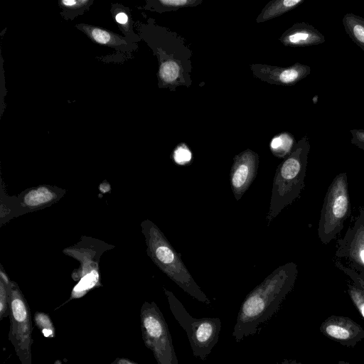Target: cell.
Returning a JSON list of instances; mask_svg holds the SVG:
<instances>
[{"mask_svg":"<svg viewBox=\"0 0 364 364\" xmlns=\"http://www.w3.org/2000/svg\"><path fill=\"white\" fill-rule=\"evenodd\" d=\"M169 308L179 326L185 331L194 357L205 360L217 344L221 331L219 318H193L169 290L164 288Z\"/></svg>","mask_w":364,"mask_h":364,"instance_id":"obj_4","label":"cell"},{"mask_svg":"<svg viewBox=\"0 0 364 364\" xmlns=\"http://www.w3.org/2000/svg\"><path fill=\"white\" fill-rule=\"evenodd\" d=\"M203 2L202 0H159L156 3L162 11H177L179 9L196 6Z\"/></svg>","mask_w":364,"mask_h":364,"instance_id":"obj_19","label":"cell"},{"mask_svg":"<svg viewBox=\"0 0 364 364\" xmlns=\"http://www.w3.org/2000/svg\"><path fill=\"white\" fill-rule=\"evenodd\" d=\"M259 163V155L250 149L234 156L230 181L236 200H240L254 181L257 174Z\"/></svg>","mask_w":364,"mask_h":364,"instance_id":"obj_9","label":"cell"},{"mask_svg":"<svg viewBox=\"0 0 364 364\" xmlns=\"http://www.w3.org/2000/svg\"><path fill=\"white\" fill-rule=\"evenodd\" d=\"M304 0H273L269 1L257 18V23H262L278 17L297 7Z\"/></svg>","mask_w":364,"mask_h":364,"instance_id":"obj_14","label":"cell"},{"mask_svg":"<svg viewBox=\"0 0 364 364\" xmlns=\"http://www.w3.org/2000/svg\"><path fill=\"white\" fill-rule=\"evenodd\" d=\"M111 364H138L137 363L126 358H117Z\"/></svg>","mask_w":364,"mask_h":364,"instance_id":"obj_28","label":"cell"},{"mask_svg":"<svg viewBox=\"0 0 364 364\" xmlns=\"http://www.w3.org/2000/svg\"><path fill=\"white\" fill-rule=\"evenodd\" d=\"M191 159V151L185 144H179L173 152V159L177 164L186 165Z\"/></svg>","mask_w":364,"mask_h":364,"instance_id":"obj_23","label":"cell"},{"mask_svg":"<svg viewBox=\"0 0 364 364\" xmlns=\"http://www.w3.org/2000/svg\"><path fill=\"white\" fill-rule=\"evenodd\" d=\"M64 252L81 263V267L73 274V279H79V282L73 289L71 299L81 297L99 282L98 264L93 259L97 254L87 248L79 247L68 248Z\"/></svg>","mask_w":364,"mask_h":364,"instance_id":"obj_11","label":"cell"},{"mask_svg":"<svg viewBox=\"0 0 364 364\" xmlns=\"http://www.w3.org/2000/svg\"><path fill=\"white\" fill-rule=\"evenodd\" d=\"M60 5L70 9H77L85 6L89 1L87 0H61Z\"/></svg>","mask_w":364,"mask_h":364,"instance_id":"obj_26","label":"cell"},{"mask_svg":"<svg viewBox=\"0 0 364 364\" xmlns=\"http://www.w3.org/2000/svg\"><path fill=\"white\" fill-rule=\"evenodd\" d=\"M141 226L147 247V255L159 269L186 293L200 302L210 304V300L195 282L180 255L156 225L149 220H145Z\"/></svg>","mask_w":364,"mask_h":364,"instance_id":"obj_3","label":"cell"},{"mask_svg":"<svg viewBox=\"0 0 364 364\" xmlns=\"http://www.w3.org/2000/svg\"><path fill=\"white\" fill-rule=\"evenodd\" d=\"M310 144L306 135L296 142L293 150L277 166L273 179L269 211V226L287 206L300 198L304 188Z\"/></svg>","mask_w":364,"mask_h":364,"instance_id":"obj_2","label":"cell"},{"mask_svg":"<svg viewBox=\"0 0 364 364\" xmlns=\"http://www.w3.org/2000/svg\"><path fill=\"white\" fill-rule=\"evenodd\" d=\"M342 23L350 39L364 51V18L348 13L343 17Z\"/></svg>","mask_w":364,"mask_h":364,"instance_id":"obj_16","label":"cell"},{"mask_svg":"<svg viewBox=\"0 0 364 364\" xmlns=\"http://www.w3.org/2000/svg\"><path fill=\"white\" fill-rule=\"evenodd\" d=\"M9 285L0 280V320L9 316Z\"/></svg>","mask_w":364,"mask_h":364,"instance_id":"obj_22","label":"cell"},{"mask_svg":"<svg viewBox=\"0 0 364 364\" xmlns=\"http://www.w3.org/2000/svg\"><path fill=\"white\" fill-rule=\"evenodd\" d=\"M348 294L357 310L364 320V290L353 282L347 284Z\"/></svg>","mask_w":364,"mask_h":364,"instance_id":"obj_20","label":"cell"},{"mask_svg":"<svg viewBox=\"0 0 364 364\" xmlns=\"http://www.w3.org/2000/svg\"><path fill=\"white\" fill-rule=\"evenodd\" d=\"M9 340L14 348L21 364H32L33 326L29 305L17 284L9 286Z\"/></svg>","mask_w":364,"mask_h":364,"instance_id":"obj_7","label":"cell"},{"mask_svg":"<svg viewBox=\"0 0 364 364\" xmlns=\"http://www.w3.org/2000/svg\"><path fill=\"white\" fill-rule=\"evenodd\" d=\"M271 364H304L300 362L296 361V360H291V359H283L280 362H277L275 363H271Z\"/></svg>","mask_w":364,"mask_h":364,"instance_id":"obj_29","label":"cell"},{"mask_svg":"<svg viewBox=\"0 0 364 364\" xmlns=\"http://www.w3.org/2000/svg\"><path fill=\"white\" fill-rule=\"evenodd\" d=\"M297 275L296 263L291 262L280 265L247 294L232 333L236 342L258 333L279 311L293 289Z\"/></svg>","mask_w":364,"mask_h":364,"instance_id":"obj_1","label":"cell"},{"mask_svg":"<svg viewBox=\"0 0 364 364\" xmlns=\"http://www.w3.org/2000/svg\"><path fill=\"white\" fill-rule=\"evenodd\" d=\"M336 260L353 270L364 280V206L336 244Z\"/></svg>","mask_w":364,"mask_h":364,"instance_id":"obj_8","label":"cell"},{"mask_svg":"<svg viewBox=\"0 0 364 364\" xmlns=\"http://www.w3.org/2000/svg\"><path fill=\"white\" fill-rule=\"evenodd\" d=\"M85 28H86V33L90 37L98 43L112 45L117 43L119 40L117 36L104 29L87 26H85Z\"/></svg>","mask_w":364,"mask_h":364,"instance_id":"obj_18","label":"cell"},{"mask_svg":"<svg viewBox=\"0 0 364 364\" xmlns=\"http://www.w3.org/2000/svg\"><path fill=\"white\" fill-rule=\"evenodd\" d=\"M35 323L36 326L46 337H53L55 331L50 316L43 312H36L35 315Z\"/></svg>","mask_w":364,"mask_h":364,"instance_id":"obj_21","label":"cell"},{"mask_svg":"<svg viewBox=\"0 0 364 364\" xmlns=\"http://www.w3.org/2000/svg\"><path fill=\"white\" fill-rule=\"evenodd\" d=\"M140 326L144 343L157 364H179L168 324L155 302L142 304Z\"/></svg>","mask_w":364,"mask_h":364,"instance_id":"obj_6","label":"cell"},{"mask_svg":"<svg viewBox=\"0 0 364 364\" xmlns=\"http://www.w3.org/2000/svg\"><path fill=\"white\" fill-rule=\"evenodd\" d=\"M320 332L326 337L341 345L354 348L364 339V328L349 317L331 316L319 327Z\"/></svg>","mask_w":364,"mask_h":364,"instance_id":"obj_10","label":"cell"},{"mask_svg":"<svg viewBox=\"0 0 364 364\" xmlns=\"http://www.w3.org/2000/svg\"><path fill=\"white\" fill-rule=\"evenodd\" d=\"M0 277H1V279L4 284H6V285H9L11 282L9 278H8V276L6 275V274L3 271V269H1V271H0Z\"/></svg>","mask_w":364,"mask_h":364,"instance_id":"obj_30","label":"cell"},{"mask_svg":"<svg viewBox=\"0 0 364 364\" xmlns=\"http://www.w3.org/2000/svg\"><path fill=\"white\" fill-rule=\"evenodd\" d=\"M58 195L50 187L42 186L28 190L23 196L26 207L36 208L43 207L57 199Z\"/></svg>","mask_w":364,"mask_h":364,"instance_id":"obj_15","label":"cell"},{"mask_svg":"<svg viewBox=\"0 0 364 364\" xmlns=\"http://www.w3.org/2000/svg\"><path fill=\"white\" fill-rule=\"evenodd\" d=\"M250 69L253 75L259 80L272 85L284 86L295 85L311 72L310 66L300 63L286 68L255 63L250 65Z\"/></svg>","mask_w":364,"mask_h":364,"instance_id":"obj_12","label":"cell"},{"mask_svg":"<svg viewBox=\"0 0 364 364\" xmlns=\"http://www.w3.org/2000/svg\"><path fill=\"white\" fill-rule=\"evenodd\" d=\"M350 213L348 176L342 172L329 184L323 201L317 228L320 242L328 245L335 240Z\"/></svg>","mask_w":364,"mask_h":364,"instance_id":"obj_5","label":"cell"},{"mask_svg":"<svg viewBox=\"0 0 364 364\" xmlns=\"http://www.w3.org/2000/svg\"><path fill=\"white\" fill-rule=\"evenodd\" d=\"M312 100H313V102H314V104H316V102H317V101H318V96H317V95H315V96L313 97Z\"/></svg>","mask_w":364,"mask_h":364,"instance_id":"obj_31","label":"cell"},{"mask_svg":"<svg viewBox=\"0 0 364 364\" xmlns=\"http://www.w3.org/2000/svg\"><path fill=\"white\" fill-rule=\"evenodd\" d=\"M335 266L347 275L355 285L364 290V280L361 279L353 270L343 266L338 261H334Z\"/></svg>","mask_w":364,"mask_h":364,"instance_id":"obj_24","label":"cell"},{"mask_svg":"<svg viewBox=\"0 0 364 364\" xmlns=\"http://www.w3.org/2000/svg\"><path fill=\"white\" fill-rule=\"evenodd\" d=\"M115 19L117 23L122 25H125L128 23V17L127 14L123 12L118 13L116 15Z\"/></svg>","mask_w":364,"mask_h":364,"instance_id":"obj_27","label":"cell"},{"mask_svg":"<svg viewBox=\"0 0 364 364\" xmlns=\"http://www.w3.org/2000/svg\"><path fill=\"white\" fill-rule=\"evenodd\" d=\"M350 132L352 134L351 144L364 151V129H354L350 130Z\"/></svg>","mask_w":364,"mask_h":364,"instance_id":"obj_25","label":"cell"},{"mask_svg":"<svg viewBox=\"0 0 364 364\" xmlns=\"http://www.w3.org/2000/svg\"><path fill=\"white\" fill-rule=\"evenodd\" d=\"M295 144L294 136L289 132H284L272 138L269 147L274 156L285 159L291 152Z\"/></svg>","mask_w":364,"mask_h":364,"instance_id":"obj_17","label":"cell"},{"mask_svg":"<svg viewBox=\"0 0 364 364\" xmlns=\"http://www.w3.org/2000/svg\"><path fill=\"white\" fill-rule=\"evenodd\" d=\"M285 46L306 47L317 46L325 42L324 36L313 26L305 23H295L286 30L279 38Z\"/></svg>","mask_w":364,"mask_h":364,"instance_id":"obj_13","label":"cell"}]
</instances>
